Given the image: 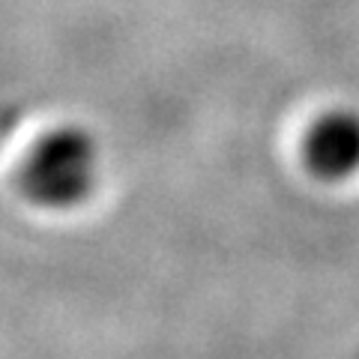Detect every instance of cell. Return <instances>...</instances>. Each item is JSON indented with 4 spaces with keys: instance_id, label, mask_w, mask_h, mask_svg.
Segmentation results:
<instances>
[{
    "instance_id": "cell-1",
    "label": "cell",
    "mask_w": 359,
    "mask_h": 359,
    "mask_svg": "<svg viewBox=\"0 0 359 359\" xmlns=\"http://www.w3.org/2000/svg\"><path fill=\"white\" fill-rule=\"evenodd\" d=\"M102 147L84 126H57L33 144L21 165V192L36 207L72 210L96 192Z\"/></svg>"
},
{
    "instance_id": "cell-2",
    "label": "cell",
    "mask_w": 359,
    "mask_h": 359,
    "mask_svg": "<svg viewBox=\"0 0 359 359\" xmlns=\"http://www.w3.org/2000/svg\"><path fill=\"white\" fill-rule=\"evenodd\" d=\"M309 174L323 183H341L359 174V111L330 108L318 114L299 144Z\"/></svg>"
}]
</instances>
